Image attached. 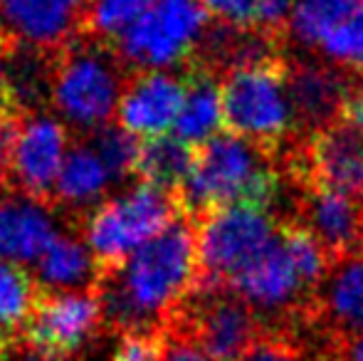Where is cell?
<instances>
[{"mask_svg": "<svg viewBox=\"0 0 363 361\" xmlns=\"http://www.w3.org/2000/svg\"><path fill=\"white\" fill-rule=\"evenodd\" d=\"M284 169L277 151L223 134L193 149V166L183 186L173 193L181 216L198 223L223 208L267 211L279 201Z\"/></svg>", "mask_w": 363, "mask_h": 361, "instance_id": "2", "label": "cell"}, {"mask_svg": "<svg viewBox=\"0 0 363 361\" xmlns=\"http://www.w3.org/2000/svg\"><path fill=\"white\" fill-rule=\"evenodd\" d=\"M240 361H321V357L291 332H262Z\"/></svg>", "mask_w": 363, "mask_h": 361, "instance_id": "27", "label": "cell"}, {"mask_svg": "<svg viewBox=\"0 0 363 361\" xmlns=\"http://www.w3.org/2000/svg\"><path fill=\"white\" fill-rule=\"evenodd\" d=\"M178 216L171 193L146 183H136L131 191L104 201L86 218L82 233L94 255L96 272L121 265L131 252L161 235Z\"/></svg>", "mask_w": 363, "mask_h": 361, "instance_id": "5", "label": "cell"}, {"mask_svg": "<svg viewBox=\"0 0 363 361\" xmlns=\"http://www.w3.org/2000/svg\"><path fill=\"white\" fill-rule=\"evenodd\" d=\"M69 129L52 114H30L15 129L5 164V191L52 208Z\"/></svg>", "mask_w": 363, "mask_h": 361, "instance_id": "11", "label": "cell"}, {"mask_svg": "<svg viewBox=\"0 0 363 361\" xmlns=\"http://www.w3.org/2000/svg\"><path fill=\"white\" fill-rule=\"evenodd\" d=\"M153 361H211L201 344L176 322H166L156 334Z\"/></svg>", "mask_w": 363, "mask_h": 361, "instance_id": "28", "label": "cell"}, {"mask_svg": "<svg viewBox=\"0 0 363 361\" xmlns=\"http://www.w3.org/2000/svg\"><path fill=\"white\" fill-rule=\"evenodd\" d=\"M279 218L255 208H223L196 223L198 274L193 287H228L279 235Z\"/></svg>", "mask_w": 363, "mask_h": 361, "instance_id": "7", "label": "cell"}, {"mask_svg": "<svg viewBox=\"0 0 363 361\" xmlns=\"http://www.w3.org/2000/svg\"><path fill=\"white\" fill-rule=\"evenodd\" d=\"M181 72L186 82V96H183L181 114L173 124V131H176V139L198 149L223 129L220 77L196 60L183 62Z\"/></svg>", "mask_w": 363, "mask_h": 361, "instance_id": "19", "label": "cell"}, {"mask_svg": "<svg viewBox=\"0 0 363 361\" xmlns=\"http://www.w3.org/2000/svg\"><path fill=\"white\" fill-rule=\"evenodd\" d=\"M91 0H0V38L13 48L57 52L86 30Z\"/></svg>", "mask_w": 363, "mask_h": 361, "instance_id": "14", "label": "cell"}, {"mask_svg": "<svg viewBox=\"0 0 363 361\" xmlns=\"http://www.w3.org/2000/svg\"><path fill=\"white\" fill-rule=\"evenodd\" d=\"M361 0H294L289 18V38L306 52H316L324 38L346 20Z\"/></svg>", "mask_w": 363, "mask_h": 361, "instance_id": "23", "label": "cell"}, {"mask_svg": "<svg viewBox=\"0 0 363 361\" xmlns=\"http://www.w3.org/2000/svg\"><path fill=\"white\" fill-rule=\"evenodd\" d=\"M206 28L208 13L198 0H156L111 43L129 72L181 67Z\"/></svg>", "mask_w": 363, "mask_h": 361, "instance_id": "6", "label": "cell"}, {"mask_svg": "<svg viewBox=\"0 0 363 361\" xmlns=\"http://www.w3.org/2000/svg\"><path fill=\"white\" fill-rule=\"evenodd\" d=\"M344 119L356 121V124H361V126H363V84H361V91L356 94V99L351 101L349 109H346Z\"/></svg>", "mask_w": 363, "mask_h": 361, "instance_id": "32", "label": "cell"}, {"mask_svg": "<svg viewBox=\"0 0 363 361\" xmlns=\"http://www.w3.org/2000/svg\"><path fill=\"white\" fill-rule=\"evenodd\" d=\"M223 126L235 136L282 151L294 136L287 94V55L235 67L220 77Z\"/></svg>", "mask_w": 363, "mask_h": 361, "instance_id": "4", "label": "cell"}, {"mask_svg": "<svg viewBox=\"0 0 363 361\" xmlns=\"http://www.w3.org/2000/svg\"><path fill=\"white\" fill-rule=\"evenodd\" d=\"M176 70L178 72L148 70V72L131 74L121 91L114 124L144 139L163 136L168 129H173L186 96L183 72L181 67Z\"/></svg>", "mask_w": 363, "mask_h": 361, "instance_id": "16", "label": "cell"}, {"mask_svg": "<svg viewBox=\"0 0 363 361\" xmlns=\"http://www.w3.org/2000/svg\"><path fill=\"white\" fill-rule=\"evenodd\" d=\"M363 332V255L334 262L321 282L299 337L316 339L319 357L331 342Z\"/></svg>", "mask_w": 363, "mask_h": 361, "instance_id": "15", "label": "cell"}, {"mask_svg": "<svg viewBox=\"0 0 363 361\" xmlns=\"http://www.w3.org/2000/svg\"><path fill=\"white\" fill-rule=\"evenodd\" d=\"M35 279L55 292H86L94 287L96 262L86 243L74 233L57 235L40 255Z\"/></svg>", "mask_w": 363, "mask_h": 361, "instance_id": "20", "label": "cell"}, {"mask_svg": "<svg viewBox=\"0 0 363 361\" xmlns=\"http://www.w3.org/2000/svg\"><path fill=\"white\" fill-rule=\"evenodd\" d=\"M361 84V74L324 57H287V94L296 139H309L344 119Z\"/></svg>", "mask_w": 363, "mask_h": 361, "instance_id": "12", "label": "cell"}, {"mask_svg": "<svg viewBox=\"0 0 363 361\" xmlns=\"http://www.w3.org/2000/svg\"><path fill=\"white\" fill-rule=\"evenodd\" d=\"M101 332L99 302L91 289L55 292L40 287L23 327L20 349L30 361H72Z\"/></svg>", "mask_w": 363, "mask_h": 361, "instance_id": "9", "label": "cell"}, {"mask_svg": "<svg viewBox=\"0 0 363 361\" xmlns=\"http://www.w3.org/2000/svg\"><path fill=\"white\" fill-rule=\"evenodd\" d=\"M324 60L363 77V0L319 45Z\"/></svg>", "mask_w": 363, "mask_h": 361, "instance_id": "25", "label": "cell"}, {"mask_svg": "<svg viewBox=\"0 0 363 361\" xmlns=\"http://www.w3.org/2000/svg\"><path fill=\"white\" fill-rule=\"evenodd\" d=\"M196 274V223L178 216L121 265L96 272L91 292L101 327L119 337H153L193 287Z\"/></svg>", "mask_w": 363, "mask_h": 361, "instance_id": "1", "label": "cell"}, {"mask_svg": "<svg viewBox=\"0 0 363 361\" xmlns=\"http://www.w3.org/2000/svg\"><path fill=\"white\" fill-rule=\"evenodd\" d=\"M109 183L111 179L96 151L82 136H77L62 159V169L55 183L52 208H65L69 221L86 223V218L104 203Z\"/></svg>", "mask_w": 363, "mask_h": 361, "instance_id": "17", "label": "cell"}, {"mask_svg": "<svg viewBox=\"0 0 363 361\" xmlns=\"http://www.w3.org/2000/svg\"><path fill=\"white\" fill-rule=\"evenodd\" d=\"M84 141L96 151L111 183H121L134 176L141 146V141L134 134H129L119 124L109 121V124L94 129L91 134H84Z\"/></svg>", "mask_w": 363, "mask_h": 361, "instance_id": "24", "label": "cell"}, {"mask_svg": "<svg viewBox=\"0 0 363 361\" xmlns=\"http://www.w3.org/2000/svg\"><path fill=\"white\" fill-rule=\"evenodd\" d=\"M291 186L294 218L289 221L299 223L319 243L331 265L363 255V203L309 183Z\"/></svg>", "mask_w": 363, "mask_h": 361, "instance_id": "13", "label": "cell"}, {"mask_svg": "<svg viewBox=\"0 0 363 361\" xmlns=\"http://www.w3.org/2000/svg\"><path fill=\"white\" fill-rule=\"evenodd\" d=\"M55 238L48 208L18 193H0V260L38 262Z\"/></svg>", "mask_w": 363, "mask_h": 361, "instance_id": "18", "label": "cell"}, {"mask_svg": "<svg viewBox=\"0 0 363 361\" xmlns=\"http://www.w3.org/2000/svg\"><path fill=\"white\" fill-rule=\"evenodd\" d=\"M131 74L111 40L79 33L52 55L50 104L77 136L91 134L114 119Z\"/></svg>", "mask_w": 363, "mask_h": 361, "instance_id": "3", "label": "cell"}, {"mask_svg": "<svg viewBox=\"0 0 363 361\" xmlns=\"http://www.w3.org/2000/svg\"><path fill=\"white\" fill-rule=\"evenodd\" d=\"M289 183L329 188L363 203V126L341 119L309 139H291L279 154Z\"/></svg>", "mask_w": 363, "mask_h": 361, "instance_id": "8", "label": "cell"}, {"mask_svg": "<svg viewBox=\"0 0 363 361\" xmlns=\"http://www.w3.org/2000/svg\"><path fill=\"white\" fill-rule=\"evenodd\" d=\"M321 361H363V332L331 342L324 349Z\"/></svg>", "mask_w": 363, "mask_h": 361, "instance_id": "31", "label": "cell"}, {"mask_svg": "<svg viewBox=\"0 0 363 361\" xmlns=\"http://www.w3.org/2000/svg\"><path fill=\"white\" fill-rule=\"evenodd\" d=\"M156 352V334L153 337H121L111 361H153Z\"/></svg>", "mask_w": 363, "mask_h": 361, "instance_id": "30", "label": "cell"}, {"mask_svg": "<svg viewBox=\"0 0 363 361\" xmlns=\"http://www.w3.org/2000/svg\"><path fill=\"white\" fill-rule=\"evenodd\" d=\"M166 322L186 329L211 361H240L264 332L230 287H191Z\"/></svg>", "mask_w": 363, "mask_h": 361, "instance_id": "10", "label": "cell"}, {"mask_svg": "<svg viewBox=\"0 0 363 361\" xmlns=\"http://www.w3.org/2000/svg\"><path fill=\"white\" fill-rule=\"evenodd\" d=\"M38 289V279L28 267L0 260V361H8L18 352Z\"/></svg>", "mask_w": 363, "mask_h": 361, "instance_id": "21", "label": "cell"}, {"mask_svg": "<svg viewBox=\"0 0 363 361\" xmlns=\"http://www.w3.org/2000/svg\"><path fill=\"white\" fill-rule=\"evenodd\" d=\"M5 159H8V146L0 139V193H5Z\"/></svg>", "mask_w": 363, "mask_h": 361, "instance_id": "33", "label": "cell"}, {"mask_svg": "<svg viewBox=\"0 0 363 361\" xmlns=\"http://www.w3.org/2000/svg\"><path fill=\"white\" fill-rule=\"evenodd\" d=\"M193 166V146L183 144L176 136H153L139 146L134 176L139 183L158 188L163 193H176L188 179Z\"/></svg>", "mask_w": 363, "mask_h": 361, "instance_id": "22", "label": "cell"}, {"mask_svg": "<svg viewBox=\"0 0 363 361\" xmlns=\"http://www.w3.org/2000/svg\"><path fill=\"white\" fill-rule=\"evenodd\" d=\"M153 3L156 0H91L84 33H94L99 38L114 40L121 30L129 28Z\"/></svg>", "mask_w": 363, "mask_h": 361, "instance_id": "26", "label": "cell"}, {"mask_svg": "<svg viewBox=\"0 0 363 361\" xmlns=\"http://www.w3.org/2000/svg\"><path fill=\"white\" fill-rule=\"evenodd\" d=\"M211 18L235 28H255L262 0H198Z\"/></svg>", "mask_w": 363, "mask_h": 361, "instance_id": "29", "label": "cell"}]
</instances>
